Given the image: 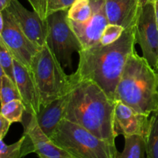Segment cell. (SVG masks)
Returning a JSON list of instances; mask_svg holds the SVG:
<instances>
[{"instance_id": "obj_11", "label": "cell", "mask_w": 158, "mask_h": 158, "mask_svg": "<svg viewBox=\"0 0 158 158\" xmlns=\"http://www.w3.org/2000/svg\"><path fill=\"white\" fill-rule=\"evenodd\" d=\"M25 35L40 48L46 43L48 35L47 19H43L35 11H29L19 0H12L6 8Z\"/></svg>"}, {"instance_id": "obj_27", "label": "cell", "mask_w": 158, "mask_h": 158, "mask_svg": "<svg viewBox=\"0 0 158 158\" xmlns=\"http://www.w3.org/2000/svg\"><path fill=\"white\" fill-rule=\"evenodd\" d=\"M156 0H139L140 6H144L148 4H154Z\"/></svg>"}, {"instance_id": "obj_28", "label": "cell", "mask_w": 158, "mask_h": 158, "mask_svg": "<svg viewBox=\"0 0 158 158\" xmlns=\"http://www.w3.org/2000/svg\"><path fill=\"white\" fill-rule=\"evenodd\" d=\"M3 28H4V18H3L2 12H0V35H2Z\"/></svg>"}, {"instance_id": "obj_3", "label": "cell", "mask_w": 158, "mask_h": 158, "mask_svg": "<svg viewBox=\"0 0 158 158\" xmlns=\"http://www.w3.org/2000/svg\"><path fill=\"white\" fill-rule=\"evenodd\" d=\"M116 101L148 116L158 110V73L136 50L125 64L116 89Z\"/></svg>"}, {"instance_id": "obj_8", "label": "cell", "mask_w": 158, "mask_h": 158, "mask_svg": "<svg viewBox=\"0 0 158 158\" xmlns=\"http://www.w3.org/2000/svg\"><path fill=\"white\" fill-rule=\"evenodd\" d=\"M4 28L1 37L15 60L30 69L32 60L40 48L21 30L7 9L2 11Z\"/></svg>"}, {"instance_id": "obj_20", "label": "cell", "mask_w": 158, "mask_h": 158, "mask_svg": "<svg viewBox=\"0 0 158 158\" xmlns=\"http://www.w3.org/2000/svg\"><path fill=\"white\" fill-rule=\"evenodd\" d=\"M26 111L24 104L20 100H15L0 106V114L11 123H21Z\"/></svg>"}, {"instance_id": "obj_31", "label": "cell", "mask_w": 158, "mask_h": 158, "mask_svg": "<svg viewBox=\"0 0 158 158\" xmlns=\"http://www.w3.org/2000/svg\"><path fill=\"white\" fill-rule=\"evenodd\" d=\"M157 72L158 73V58H157Z\"/></svg>"}, {"instance_id": "obj_18", "label": "cell", "mask_w": 158, "mask_h": 158, "mask_svg": "<svg viewBox=\"0 0 158 158\" xmlns=\"http://www.w3.org/2000/svg\"><path fill=\"white\" fill-rule=\"evenodd\" d=\"M93 14L89 0H75L68 9V19L77 23H85Z\"/></svg>"}, {"instance_id": "obj_9", "label": "cell", "mask_w": 158, "mask_h": 158, "mask_svg": "<svg viewBox=\"0 0 158 158\" xmlns=\"http://www.w3.org/2000/svg\"><path fill=\"white\" fill-rule=\"evenodd\" d=\"M23 137L21 158L30 153H35L39 157L43 158H72L42 131L35 115H30V120L25 127Z\"/></svg>"}, {"instance_id": "obj_12", "label": "cell", "mask_w": 158, "mask_h": 158, "mask_svg": "<svg viewBox=\"0 0 158 158\" xmlns=\"http://www.w3.org/2000/svg\"><path fill=\"white\" fill-rule=\"evenodd\" d=\"M149 116L140 114L120 101H116L114 127L116 135L141 136L147 140L150 130Z\"/></svg>"}, {"instance_id": "obj_4", "label": "cell", "mask_w": 158, "mask_h": 158, "mask_svg": "<svg viewBox=\"0 0 158 158\" xmlns=\"http://www.w3.org/2000/svg\"><path fill=\"white\" fill-rule=\"evenodd\" d=\"M49 138L72 158H117L116 145L65 119Z\"/></svg>"}, {"instance_id": "obj_17", "label": "cell", "mask_w": 158, "mask_h": 158, "mask_svg": "<svg viewBox=\"0 0 158 158\" xmlns=\"http://www.w3.org/2000/svg\"><path fill=\"white\" fill-rule=\"evenodd\" d=\"M123 152L118 153L117 158H146V140L141 136L125 137Z\"/></svg>"}, {"instance_id": "obj_1", "label": "cell", "mask_w": 158, "mask_h": 158, "mask_svg": "<svg viewBox=\"0 0 158 158\" xmlns=\"http://www.w3.org/2000/svg\"><path fill=\"white\" fill-rule=\"evenodd\" d=\"M135 27V26H134ZM124 29L119 40L103 46L99 43L79 53V63L71 83L82 80L94 82L115 102V93L127 59L135 49V29Z\"/></svg>"}, {"instance_id": "obj_33", "label": "cell", "mask_w": 158, "mask_h": 158, "mask_svg": "<svg viewBox=\"0 0 158 158\" xmlns=\"http://www.w3.org/2000/svg\"><path fill=\"white\" fill-rule=\"evenodd\" d=\"M39 158H43V157H39Z\"/></svg>"}, {"instance_id": "obj_32", "label": "cell", "mask_w": 158, "mask_h": 158, "mask_svg": "<svg viewBox=\"0 0 158 158\" xmlns=\"http://www.w3.org/2000/svg\"><path fill=\"white\" fill-rule=\"evenodd\" d=\"M146 158H149V157H148V156H147V157H146Z\"/></svg>"}, {"instance_id": "obj_30", "label": "cell", "mask_w": 158, "mask_h": 158, "mask_svg": "<svg viewBox=\"0 0 158 158\" xmlns=\"http://www.w3.org/2000/svg\"><path fill=\"white\" fill-rule=\"evenodd\" d=\"M5 73L4 70H3L2 67V65L0 63V87H1V83H2V77H4Z\"/></svg>"}, {"instance_id": "obj_22", "label": "cell", "mask_w": 158, "mask_h": 158, "mask_svg": "<svg viewBox=\"0 0 158 158\" xmlns=\"http://www.w3.org/2000/svg\"><path fill=\"white\" fill-rule=\"evenodd\" d=\"M0 63L5 74L15 82L14 78V58L6 47L0 35Z\"/></svg>"}, {"instance_id": "obj_5", "label": "cell", "mask_w": 158, "mask_h": 158, "mask_svg": "<svg viewBox=\"0 0 158 158\" xmlns=\"http://www.w3.org/2000/svg\"><path fill=\"white\" fill-rule=\"evenodd\" d=\"M30 70L40 93L41 107L67 94L72 88L70 77L46 43L34 56Z\"/></svg>"}, {"instance_id": "obj_16", "label": "cell", "mask_w": 158, "mask_h": 158, "mask_svg": "<svg viewBox=\"0 0 158 158\" xmlns=\"http://www.w3.org/2000/svg\"><path fill=\"white\" fill-rule=\"evenodd\" d=\"M37 14L43 19H47L51 14L68 9L75 0H27Z\"/></svg>"}, {"instance_id": "obj_25", "label": "cell", "mask_w": 158, "mask_h": 158, "mask_svg": "<svg viewBox=\"0 0 158 158\" xmlns=\"http://www.w3.org/2000/svg\"><path fill=\"white\" fill-rule=\"evenodd\" d=\"M11 122L0 114V140H2L9 131Z\"/></svg>"}, {"instance_id": "obj_6", "label": "cell", "mask_w": 158, "mask_h": 158, "mask_svg": "<svg viewBox=\"0 0 158 158\" xmlns=\"http://www.w3.org/2000/svg\"><path fill=\"white\" fill-rule=\"evenodd\" d=\"M68 9L51 14L47 18L46 44L63 68L72 67V56L83 49L82 45L68 23Z\"/></svg>"}, {"instance_id": "obj_24", "label": "cell", "mask_w": 158, "mask_h": 158, "mask_svg": "<svg viewBox=\"0 0 158 158\" xmlns=\"http://www.w3.org/2000/svg\"><path fill=\"white\" fill-rule=\"evenodd\" d=\"M23 137L12 144L7 145L0 140V158H21V148L23 144Z\"/></svg>"}, {"instance_id": "obj_13", "label": "cell", "mask_w": 158, "mask_h": 158, "mask_svg": "<svg viewBox=\"0 0 158 158\" xmlns=\"http://www.w3.org/2000/svg\"><path fill=\"white\" fill-rule=\"evenodd\" d=\"M14 78L24 104L29 115H37L41 109L38 87L29 69L14 59Z\"/></svg>"}, {"instance_id": "obj_2", "label": "cell", "mask_w": 158, "mask_h": 158, "mask_svg": "<svg viewBox=\"0 0 158 158\" xmlns=\"http://www.w3.org/2000/svg\"><path fill=\"white\" fill-rule=\"evenodd\" d=\"M115 104L96 83L82 80L72 83L63 119L115 145Z\"/></svg>"}, {"instance_id": "obj_14", "label": "cell", "mask_w": 158, "mask_h": 158, "mask_svg": "<svg viewBox=\"0 0 158 158\" xmlns=\"http://www.w3.org/2000/svg\"><path fill=\"white\" fill-rule=\"evenodd\" d=\"M108 23L124 29L135 26L141 6L139 0H104Z\"/></svg>"}, {"instance_id": "obj_23", "label": "cell", "mask_w": 158, "mask_h": 158, "mask_svg": "<svg viewBox=\"0 0 158 158\" xmlns=\"http://www.w3.org/2000/svg\"><path fill=\"white\" fill-rule=\"evenodd\" d=\"M124 29L116 24L108 23L103 30L100 43L103 46L111 44L120 38Z\"/></svg>"}, {"instance_id": "obj_10", "label": "cell", "mask_w": 158, "mask_h": 158, "mask_svg": "<svg viewBox=\"0 0 158 158\" xmlns=\"http://www.w3.org/2000/svg\"><path fill=\"white\" fill-rule=\"evenodd\" d=\"M93 14L85 23L68 19V23L80 42L83 49H88L100 43L103 30L108 24L104 0H89Z\"/></svg>"}, {"instance_id": "obj_19", "label": "cell", "mask_w": 158, "mask_h": 158, "mask_svg": "<svg viewBox=\"0 0 158 158\" xmlns=\"http://www.w3.org/2000/svg\"><path fill=\"white\" fill-rule=\"evenodd\" d=\"M153 114L146 140V154L149 158H158V110Z\"/></svg>"}, {"instance_id": "obj_34", "label": "cell", "mask_w": 158, "mask_h": 158, "mask_svg": "<svg viewBox=\"0 0 158 158\" xmlns=\"http://www.w3.org/2000/svg\"><path fill=\"white\" fill-rule=\"evenodd\" d=\"M69 158H71V157H69Z\"/></svg>"}, {"instance_id": "obj_15", "label": "cell", "mask_w": 158, "mask_h": 158, "mask_svg": "<svg viewBox=\"0 0 158 158\" xmlns=\"http://www.w3.org/2000/svg\"><path fill=\"white\" fill-rule=\"evenodd\" d=\"M69 93H68L49 103L47 106L41 107L39 114L35 115L40 127L49 137L52 136L63 119L69 100Z\"/></svg>"}, {"instance_id": "obj_29", "label": "cell", "mask_w": 158, "mask_h": 158, "mask_svg": "<svg viewBox=\"0 0 158 158\" xmlns=\"http://www.w3.org/2000/svg\"><path fill=\"white\" fill-rule=\"evenodd\" d=\"M154 9H155L156 21H157V26H158V0H156L155 3H154Z\"/></svg>"}, {"instance_id": "obj_26", "label": "cell", "mask_w": 158, "mask_h": 158, "mask_svg": "<svg viewBox=\"0 0 158 158\" xmlns=\"http://www.w3.org/2000/svg\"><path fill=\"white\" fill-rule=\"evenodd\" d=\"M11 1L12 0H0V12L5 10L9 6Z\"/></svg>"}, {"instance_id": "obj_21", "label": "cell", "mask_w": 158, "mask_h": 158, "mask_svg": "<svg viewBox=\"0 0 158 158\" xmlns=\"http://www.w3.org/2000/svg\"><path fill=\"white\" fill-rule=\"evenodd\" d=\"M15 100H22L19 91L15 82L5 74L0 87V106Z\"/></svg>"}, {"instance_id": "obj_7", "label": "cell", "mask_w": 158, "mask_h": 158, "mask_svg": "<svg viewBox=\"0 0 158 158\" xmlns=\"http://www.w3.org/2000/svg\"><path fill=\"white\" fill-rule=\"evenodd\" d=\"M136 43L140 45L143 57L157 71L158 58V26L154 4L142 6L135 25Z\"/></svg>"}]
</instances>
